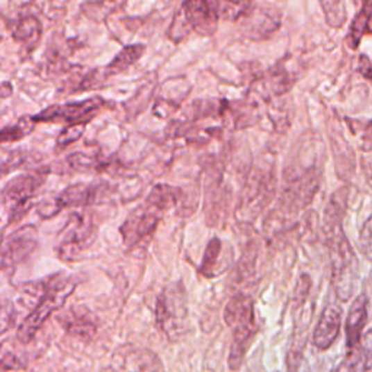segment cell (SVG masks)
Here are the masks:
<instances>
[{"label": "cell", "mask_w": 372, "mask_h": 372, "mask_svg": "<svg viewBox=\"0 0 372 372\" xmlns=\"http://www.w3.org/2000/svg\"><path fill=\"white\" fill-rule=\"evenodd\" d=\"M180 196L182 191L174 186H154L144 203L138 205L121 226V235L128 249H134L149 242L154 230L158 228L163 212L172 208Z\"/></svg>", "instance_id": "obj_1"}, {"label": "cell", "mask_w": 372, "mask_h": 372, "mask_svg": "<svg viewBox=\"0 0 372 372\" xmlns=\"http://www.w3.org/2000/svg\"><path fill=\"white\" fill-rule=\"evenodd\" d=\"M346 194H336L330 201V205L326 212V223L332 230V269H333V285L336 294L340 300H349L352 288H353V265L356 260L353 252L340 228V220H342V207L345 204Z\"/></svg>", "instance_id": "obj_2"}, {"label": "cell", "mask_w": 372, "mask_h": 372, "mask_svg": "<svg viewBox=\"0 0 372 372\" xmlns=\"http://www.w3.org/2000/svg\"><path fill=\"white\" fill-rule=\"evenodd\" d=\"M77 284L79 281L76 276L65 273H58L46 279L40 291L37 305L18 328L17 336L21 344H29L42 328L45 320L58 312L60 308H63Z\"/></svg>", "instance_id": "obj_3"}, {"label": "cell", "mask_w": 372, "mask_h": 372, "mask_svg": "<svg viewBox=\"0 0 372 372\" xmlns=\"http://www.w3.org/2000/svg\"><path fill=\"white\" fill-rule=\"evenodd\" d=\"M224 321L232 329L228 365L230 369L237 371L259 332L253 300L246 294L231 297L224 310Z\"/></svg>", "instance_id": "obj_4"}, {"label": "cell", "mask_w": 372, "mask_h": 372, "mask_svg": "<svg viewBox=\"0 0 372 372\" xmlns=\"http://www.w3.org/2000/svg\"><path fill=\"white\" fill-rule=\"evenodd\" d=\"M219 21L220 13L212 0H185L169 28V37L179 42L189 35L191 31L199 35H212Z\"/></svg>", "instance_id": "obj_5"}, {"label": "cell", "mask_w": 372, "mask_h": 372, "mask_svg": "<svg viewBox=\"0 0 372 372\" xmlns=\"http://www.w3.org/2000/svg\"><path fill=\"white\" fill-rule=\"evenodd\" d=\"M156 320L159 329L169 340H176L185 335L188 323V305H186V291L182 282L169 284L158 298Z\"/></svg>", "instance_id": "obj_6"}, {"label": "cell", "mask_w": 372, "mask_h": 372, "mask_svg": "<svg viewBox=\"0 0 372 372\" xmlns=\"http://www.w3.org/2000/svg\"><path fill=\"white\" fill-rule=\"evenodd\" d=\"M46 179L44 170L24 174L13 178L2 191V204L9 215V223L18 221L26 212V208Z\"/></svg>", "instance_id": "obj_7"}, {"label": "cell", "mask_w": 372, "mask_h": 372, "mask_svg": "<svg viewBox=\"0 0 372 372\" xmlns=\"http://www.w3.org/2000/svg\"><path fill=\"white\" fill-rule=\"evenodd\" d=\"M96 236V227L87 214H73L66 228L61 231V240L57 246V253L63 260H77L93 243Z\"/></svg>", "instance_id": "obj_8"}, {"label": "cell", "mask_w": 372, "mask_h": 372, "mask_svg": "<svg viewBox=\"0 0 372 372\" xmlns=\"http://www.w3.org/2000/svg\"><path fill=\"white\" fill-rule=\"evenodd\" d=\"M105 185L93 183H76L69 186L58 196L46 199L38 207L41 219H51L60 211L69 207H86L98 203V199L105 194Z\"/></svg>", "instance_id": "obj_9"}, {"label": "cell", "mask_w": 372, "mask_h": 372, "mask_svg": "<svg viewBox=\"0 0 372 372\" xmlns=\"http://www.w3.org/2000/svg\"><path fill=\"white\" fill-rule=\"evenodd\" d=\"M105 108L102 98H87L79 102H67L60 105H51L45 108L34 121L40 122H67L71 124H87L93 117L98 115Z\"/></svg>", "instance_id": "obj_10"}, {"label": "cell", "mask_w": 372, "mask_h": 372, "mask_svg": "<svg viewBox=\"0 0 372 372\" xmlns=\"http://www.w3.org/2000/svg\"><path fill=\"white\" fill-rule=\"evenodd\" d=\"M101 372H163V364L153 350L122 348Z\"/></svg>", "instance_id": "obj_11"}, {"label": "cell", "mask_w": 372, "mask_h": 372, "mask_svg": "<svg viewBox=\"0 0 372 372\" xmlns=\"http://www.w3.org/2000/svg\"><path fill=\"white\" fill-rule=\"evenodd\" d=\"M38 230L34 226H24L5 239L2 246V268L12 269L35 251Z\"/></svg>", "instance_id": "obj_12"}, {"label": "cell", "mask_w": 372, "mask_h": 372, "mask_svg": "<svg viewBox=\"0 0 372 372\" xmlns=\"http://www.w3.org/2000/svg\"><path fill=\"white\" fill-rule=\"evenodd\" d=\"M57 320L70 336L86 340L95 336L99 328L98 319L83 305L71 307L66 314L57 317Z\"/></svg>", "instance_id": "obj_13"}, {"label": "cell", "mask_w": 372, "mask_h": 372, "mask_svg": "<svg viewBox=\"0 0 372 372\" xmlns=\"http://www.w3.org/2000/svg\"><path fill=\"white\" fill-rule=\"evenodd\" d=\"M342 328V310L330 304L323 310L313 333V344L319 350H328L335 342Z\"/></svg>", "instance_id": "obj_14"}, {"label": "cell", "mask_w": 372, "mask_h": 372, "mask_svg": "<svg viewBox=\"0 0 372 372\" xmlns=\"http://www.w3.org/2000/svg\"><path fill=\"white\" fill-rule=\"evenodd\" d=\"M368 319V298L364 296H360L356 298L346 316L345 321V335H346V345L348 349H353L361 345V336L364 332V328Z\"/></svg>", "instance_id": "obj_15"}, {"label": "cell", "mask_w": 372, "mask_h": 372, "mask_svg": "<svg viewBox=\"0 0 372 372\" xmlns=\"http://www.w3.org/2000/svg\"><path fill=\"white\" fill-rule=\"evenodd\" d=\"M42 28L41 24L37 18L34 17H26L22 18L15 24L12 29V37L17 40L18 42H22L25 46H28L29 50L35 49L41 40Z\"/></svg>", "instance_id": "obj_16"}, {"label": "cell", "mask_w": 372, "mask_h": 372, "mask_svg": "<svg viewBox=\"0 0 372 372\" xmlns=\"http://www.w3.org/2000/svg\"><path fill=\"white\" fill-rule=\"evenodd\" d=\"M146 51V46L143 44H134V45H128L124 49L110 65L106 66L105 73L108 77L119 74L122 71H126L127 69H130L133 65H135L137 61L143 57Z\"/></svg>", "instance_id": "obj_17"}, {"label": "cell", "mask_w": 372, "mask_h": 372, "mask_svg": "<svg viewBox=\"0 0 372 372\" xmlns=\"http://www.w3.org/2000/svg\"><path fill=\"white\" fill-rule=\"evenodd\" d=\"M35 126L34 117H22L18 119V122L15 126L5 127L0 133V140H2V144L6 143H13L18 142V140H22L28 134L33 133Z\"/></svg>", "instance_id": "obj_18"}, {"label": "cell", "mask_w": 372, "mask_h": 372, "mask_svg": "<svg viewBox=\"0 0 372 372\" xmlns=\"http://www.w3.org/2000/svg\"><path fill=\"white\" fill-rule=\"evenodd\" d=\"M221 249H223V243L220 242V239L214 237L208 243L203 262H201V267H199L201 275H204L207 278H214L219 275L215 269H217V262H219V257L221 255Z\"/></svg>", "instance_id": "obj_19"}, {"label": "cell", "mask_w": 372, "mask_h": 372, "mask_svg": "<svg viewBox=\"0 0 372 372\" xmlns=\"http://www.w3.org/2000/svg\"><path fill=\"white\" fill-rule=\"evenodd\" d=\"M368 368L366 350L360 345L353 349H348L346 358L339 365L336 372H365Z\"/></svg>", "instance_id": "obj_20"}, {"label": "cell", "mask_w": 372, "mask_h": 372, "mask_svg": "<svg viewBox=\"0 0 372 372\" xmlns=\"http://www.w3.org/2000/svg\"><path fill=\"white\" fill-rule=\"evenodd\" d=\"M321 9L328 24L333 28H340L346 21V8L344 0H320Z\"/></svg>", "instance_id": "obj_21"}, {"label": "cell", "mask_w": 372, "mask_h": 372, "mask_svg": "<svg viewBox=\"0 0 372 372\" xmlns=\"http://www.w3.org/2000/svg\"><path fill=\"white\" fill-rule=\"evenodd\" d=\"M371 19V13H369V5L364 6L360 13L356 15V18L352 22L350 26V33L348 35V41L350 44L352 49H356L360 45V41L365 33V29L368 26V22Z\"/></svg>", "instance_id": "obj_22"}, {"label": "cell", "mask_w": 372, "mask_h": 372, "mask_svg": "<svg viewBox=\"0 0 372 372\" xmlns=\"http://www.w3.org/2000/svg\"><path fill=\"white\" fill-rule=\"evenodd\" d=\"M85 128H86V124H70V126H67L63 131L60 133L57 138V147H56L57 151L65 150L67 146H70L71 143L82 138Z\"/></svg>", "instance_id": "obj_23"}, {"label": "cell", "mask_w": 372, "mask_h": 372, "mask_svg": "<svg viewBox=\"0 0 372 372\" xmlns=\"http://www.w3.org/2000/svg\"><path fill=\"white\" fill-rule=\"evenodd\" d=\"M360 244H361V252L362 255L372 262V217L366 220L361 230V237H360Z\"/></svg>", "instance_id": "obj_24"}, {"label": "cell", "mask_w": 372, "mask_h": 372, "mask_svg": "<svg viewBox=\"0 0 372 372\" xmlns=\"http://www.w3.org/2000/svg\"><path fill=\"white\" fill-rule=\"evenodd\" d=\"M10 93H12V87H10V85H9L8 82H3V85H2V98H3V99L8 98V96L10 95Z\"/></svg>", "instance_id": "obj_25"}]
</instances>
